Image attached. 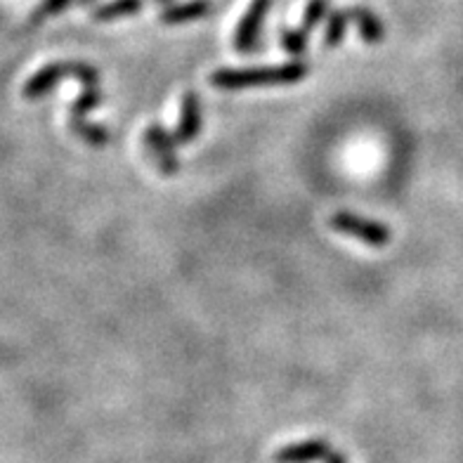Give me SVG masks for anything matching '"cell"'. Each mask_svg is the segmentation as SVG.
I'll list each match as a JSON object with an SVG mask.
<instances>
[{"mask_svg":"<svg viewBox=\"0 0 463 463\" xmlns=\"http://www.w3.org/2000/svg\"><path fill=\"white\" fill-rule=\"evenodd\" d=\"M305 61H288L284 67L268 69H220L211 76V83L220 90H241V88L293 86L307 76Z\"/></svg>","mask_w":463,"mask_h":463,"instance_id":"obj_1","label":"cell"},{"mask_svg":"<svg viewBox=\"0 0 463 463\" xmlns=\"http://www.w3.org/2000/svg\"><path fill=\"white\" fill-rule=\"evenodd\" d=\"M64 76L79 79L86 88L98 86V71L95 69L83 64V61H64V64H48L36 76H31L29 83L24 86V95L26 98H38V95L48 92L52 86H57Z\"/></svg>","mask_w":463,"mask_h":463,"instance_id":"obj_2","label":"cell"},{"mask_svg":"<svg viewBox=\"0 0 463 463\" xmlns=\"http://www.w3.org/2000/svg\"><path fill=\"white\" fill-rule=\"evenodd\" d=\"M331 227L347 237H354L364 241L369 246H388L392 239V232L383 225V222H376V220H366L360 215L350 213V211H338V213L331 215Z\"/></svg>","mask_w":463,"mask_h":463,"instance_id":"obj_3","label":"cell"},{"mask_svg":"<svg viewBox=\"0 0 463 463\" xmlns=\"http://www.w3.org/2000/svg\"><path fill=\"white\" fill-rule=\"evenodd\" d=\"M269 5H272V0H253V5L249 7V13L241 17L237 31H234L237 52H256L258 43H260L262 19L268 14Z\"/></svg>","mask_w":463,"mask_h":463,"instance_id":"obj_4","label":"cell"},{"mask_svg":"<svg viewBox=\"0 0 463 463\" xmlns=\"http://www.w3.org/2000/svg\"><path fill=\"white\" fill-rule=\"evenodd\" d=\"M142 140H145L146 149L154 154V161H156L164 175H175L180 171V164H177L175 156V140H173L171 133H165L161 126L154 123L142 133Z\"/></svg>","mask_w":463,"mask_h":463,"instance_id":"obj_5","label":"cell"},{"mask_svg":"<svg viewBox=\"0 0 463 463\" xmlns=\"http://www.w3.org/2000/svg\"><path fill=\"white\" fill-rule=\"evenodd\" d=\"M202 130V107H199V95L194 90H187L183 95V107H180V123L173 133L175 145H189L196 140Z\"/></svg>","mask_w":463,"mask_h":463,"instance_id":"obj_6","label":"cell"},{"mask_svg":"<svg viewBox=\"0 0 463 463\" xmlns=\"http://www.w3.org/2000/svg\"><path fill=\"white\" fill-rule=\"evenodd\" d=\"M331 445L326 439H307V442H296L275 454L277 463H312L326 461L331 454Z\"/></svg>","mask_w":463,"mask_h":463,"instance_id":"obj_7","label":"cell"},{"mask_svg":"<svg viewBox=\"0 0 463 463\" xmlns=\"http://www.w3.org/2000/svg\"><path fill=\"white\" fill-rule=\"evenodd\" d=\"M208 13H211L208 0H192V3H183V5L165 7L159 19L164 24H183V22H192V19H199Z\"/></svg>","mask_w":463,"mask_h":463,"instance_id":"obj_8","label":"cell"},{"mask_svg":"<svg viewBox=\"0 0 463 463\" xmlns=\"http://www.w3.org/2000/svg\"><path fill=\"white\" fill-rule=\"evenodd\" d=\"M347 13H350V19L357 22V29H360V36L364 43L376 45L383 41V24H381V19H378L372 10L357 5L353 7V10H347Z\"/></svg>","mask_w":463,"mask_h":463,"instance_id":"obj_9","label":"cell"},{"mask_svg":"<svg viewBox=\"0 0 463 463\" xmlns=\"http://www.w3.org/2000/svg\"><path fill=\"white\" fill-rule=\"evenodd\" d=\"M142 7H145V0H111V3H104L95 10V19L107 22V19L128 17V14L140 13Z\"/></svg>","mask_w":463,"mask_h":463,"instance_id":"obj_10","label":"cell"},{"mask_svg":"<svg viewBox=\"0 0 463 463\" xmlns=\"http://www.w3.org/2000/svg\"><path fill=\"white\" fill-rule=\"evenodd\" d=\"M99 102H102V95H99L98 88H83V92L79 95V99L73 102L71 118H69V121H80V118H86L88 111H92L95 107H99Z\"/></svg>","mask_w":463,"mask_h":463,"instance_id":"obj_11","label":"cell"},{"mask_svg":"<svg viewBox=\"0 0 463 463\" xmlns=\"http://www.w3.org/2000/svg\"><path fill=\"white\" fill-rule=\"evenodd\" d=\"M347 19H350V13H341V10L331 13L329 24H326V33H324V45H326V48L341 45L343 36H345Z\"/></svg>","mask_w":463,"mask_h":463,"instance_id":"obj_12","label":"cell"},{"mask_svg":"<svg viewBox=\"0 0 463 463\" xmlns=\"http://www.w3.org/2000/svg\"><path fill=\"white\" fill-rule=\"evenodd\" d=\"M307 36H310V33H305L303 29H298V31L281 29L279 31V41H281L279 45L287 50V52H291V55H300V52H305V48H307Z\"/></svg>","mask_w":463,"mask_h":463,"instance_id":"obj_13","label":"cell"},{"mask_svg":"<svg viewBox=\"0 0 463 463\" xmlns=\"http://www.w3.org/2000/svg\"><path fill=\"white\" fill-rule=\"evenodd\" d=\"M326 7H329V0H310V5H307L303 17L305 33H310V31L319 24V19L326 14Z\"/></svg>","mask_w":463,"mask_h":463,"instance_id":"obj_14","label":"cell"},{"mask_svg":"<svg viewBox=\"0 0 463 463\" xmlns=\"http://www.w3.org/2000/svg\"><path fill=\"white\" fill-rule=\"evenodd\" d=\"M67 5H69V0H43V5L38 7V13L33 14V19H43V17H50V14L61 13Z\"/></svg>","mask_w":463,"mask_h":463,"instance_id":"obj_15","label":"cell"},{"mask_svg":"<svg viewBox=\"0 0 463 463\" xmlns=\"http://www.w3.org/2000/svg\"><path fill=\"white\" fill-rule=\"evenodd\" d=\"M324 463H345V458H343V454H338V451H331L329 458Z\"/></svg>","mask_w":463,"mask_h":463,"instance_id":"obj_16","label":"cell"},{"mask_svg":"<svg viewBox=\"0 0 463 463\" xmlns=\"http://www.w3.org/2000/svg\"><path fill=\"white\" fill-rule=\"evenodd\" d=\"M79 3H90V0H79Z\"/></svg>","mask_w":463,"mask_h":463,"instance_id":"obj_17","label":"cell"},{"mask_svg":"<svg viewBox=\"0 0 463 463\" xmlns=\"http://www.w3.org/2000/svg\"><path fill=\"white\" fill-rule=\"evenodd\" d=\"M156 3H165V0H156Z\"/></svg>","mask_w":463,"mask_h":463,"instance_id":"obj_18","label":"cell"}]
</instances>
